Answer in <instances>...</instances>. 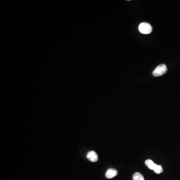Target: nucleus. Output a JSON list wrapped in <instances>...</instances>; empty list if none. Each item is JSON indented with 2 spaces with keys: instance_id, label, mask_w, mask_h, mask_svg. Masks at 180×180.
Returning <instances> with one entry per match:
<instances>
[{
  "instance_id": "f257e3e1",
  "label": "nucleus",
  "mask_w": 180,
  "mask_h": 180,
  "mask_svg": "<svg viewBox=\"0 0 180 180\" xmlns=\"http://www.w3.org/2000/svg\"><path fill=\"white\" fill-rule=\"evenodd\" d=\"M138 28L140 32L143 34H149L152 32V26L146 22L141 23L139 26Z\"/></svg>"
},
{
  "instance_id": "423d86ee",
  "label": "nucleus",
  "mask_w": 180,
  "mask_h": 180,
  "mask_svg": "<svg viewBox=\"0 0 180 180\" xmlns=\"http://www.w3.org/2000/svg\"><path fill=\"white\" fill-rule=\"evenodd\" d=\"M133 180H145V179L141 173L136 172L133 176Z\"/></svg>"
},
{
  "instance_id": "7ed1b4c3",
  "label": "nucleus",
  "mask_w": 180,
  "mask_h": 180,
  "mask_svg": "<svg viewBox=\"0 0 180 180\" xmlns=\"http://www.w3.org/2000/svg\"><path fill=\"white\" fill-rule=\"evenodd\" d=\"M87 157L92 162H96L98 160V156L97 154L94 151H91L88 153Z\"/></svg>"
},
{
  "instance_id": "39448f33",
  "label": "nucleus",
  "mask_w": 180,
  "mask_h": 180,
  "mask_svg": "<svg viewBox=\"0 0 180 180\" xmlns=\"http://www.w3.org/2000/svg\"><path fill=\"white\" fill-rule=\"evenodd\" d=\"M145 165H146V166L149 169L153 170V171L156 169L158 166V165L155 164L152 160H150V159H148V160H147L145 161Z\"/></svg>"
},
{
  "instance_id": "20e7f679",
  "label": "nucleus",
  "mask_w": 180,
  "mask_h": 180,
  "mask_svg": "<svg viewBox=\"0 0 180 180\" xmlns=\"http://www.w3.org/2000/svg\"><path fill=\"white\" fill-rule=\"evenodd\" d=\"M118 173L117 170L114 169H108L106 173V177L108 179H112L118 175Z\"/></svg>"
},
{
  "instance_id": "f03ea898",
  "label": "nucleus",
  "mask_w": 180,
  "mask_h": 180,
  "mask_svg": "<svg viewBox=\"0 0 180 180\" xmlns=\"http://www.w3.org/2000/svg\"><path fill=\"white\" fill-rule=\"evenodd\" d=\"M167 68L165 64H162L157 66L153 72V75L154 77H160L166 73Z\"/></svg>"
}]
</instances>
